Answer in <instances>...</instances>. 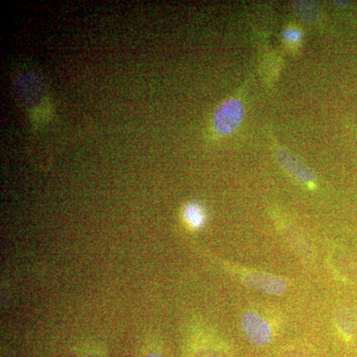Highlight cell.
I'll return each mask as SVG.
<instances>
[{
  "label": "cell",
  "instance_id": "obj_4",
  "mask_svg": "<svg viewBox=\"0 0 357 357\" xmlns=\"http://www.w3.org/2000/svg\"><path fill=\"white\" fill-rule=\"evenodd\" d=\"M277 158L290 175L304 184H314L318 178L316 173L309 168L304 162L301 161L297 157L289 153L285 150H279L277 152Z\"/></svg>",
  "mask_w": 357,
  "mask_h": 357
},
{
  "label": "cell",
  "instance_id": "obj_1",
  "mask_svg": "<svg viewBox=\"0 0 357 357\" xmlns=\"http://www.w3.org/2000/svg\"><path fill=\"white\" fill-rule=\"evenodd\" d=\"M245 116L244 105L238 100H229L218 107L213 114V126L220 135H229L243 123Z\"/></svg>",
  "mask_w": 357,
  "mask_h": 357
},
{
  "label": "cell",
  "instance_id": "obj_9",
  "mask_svg": "<svg viewBox=\"0 0 357 357\" xmlns=\"http://www.w3.org/2000/svg\"><path fill=\"white\" fill-rule=\"evenodd\" d=\"M146 357H163L161 354H157V352H150L148 354Z\"/></svg>",
  "mask_w": 357,
  "mask_h": 357
},
{
  "label": "cell",
  "instance_id": "obj_3",
  "mask_svg": "<svg viewBox=\"0 0 357 357\" xmlns=\"http://www.w3.org/2000/svg\"><path fill=\"white\" fill-rule=\"evenodd\" d=\"M246 287L268 294V295H282L287 290V281L275 275L264 272L253 271L243 277Z\"/></svg>",
  "mask_w": 357,
  "mask_h": 357
},
{
  "label": "cell",
  "instance_id": "obj_7",
  "mask_svg": "<svg viewBox=\"0 0 357 357\" xmlns=\"http://www.w3.org/2000/svg\"><path fill=\"white\" fill-rule=\"evenodd\" d=\"M195 357H229L217 349H203L197 352Z\"/></svg>",
  "mask_w": 357,
  "mask_h": 357
},
{
  "label": "cell",
  "instance_id": "obj_2",
  "mask_svg": "<svg viewBox=\"0 0 357 357\" xmlns=\"http://www.w3.org/2000/svg\"><path fill=\"white\" fill-rule=\"evenodd\" d=\"M243 335L255 347H267L273 338L271 326L260 314L246 312L241 319Z\"/></svg>",
  "mask_w": 357,
  "mask_h": 357
},
{
  "label": "cell",
  "instance_id": "obj_5",
  "mask_svg": "<svg viewBox=\"0 0 357 357\" xmlns=\"http://www.w3.org/2000/svg\"><path fill=\"white\" fill-rule=\"evenodd\" d=\"M184 218L189 223L190 227H194V229H199L203 227L204 220H206L203 210L197 204H189L185 206Z\"/></svg>",
  "mask_w": 357,
  "mask_h": 357
},
{
  "label": "cell",
  "instance_id": "obj_8",
  "mask_svg": "<svg viewBox=\"0 0 357 357\" xmlns=\"http://www.w3.org/2000/svg\"><path fill=\"white\" fill-rule=\"evenodd\" d=\"M284 37L290 43H296V42L300 41L301 38H302V33L299 30L289 28V29H286L284 31Z\"/></svg>",
  "mask_w": 357,
  "mask_h": 357
},
{
  "label": "cell",
  "instance_id": "obj_6",
  "mask_svg": "<svg viewBox=\"0 0 357 357\" xmlns=\"http://www.w3.org/2000/svg\"><path fill=\"white\" fill-rule=\"evenodd\" d=\"M295 9L298 15L307 22H314L318 17V6L312 2H298L295 4Z\"/></svg>",
  "mask_w": 357,
  "mask_h": 357
}]
</instances>
